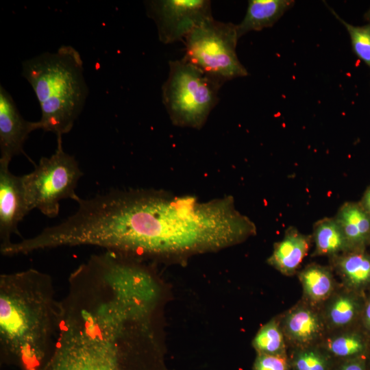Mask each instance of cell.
<instances>
[{
  "instance_id": "cell-1",
  "label": "cell",
  "mask_w": 370,
  "mask_h": 370,
  "mask_svg": "<svg viewBox=\"0 0 370 370\" xmlns=\"http://www.w3.org/2000/svg\"><path fill=\"white\" fill-rule=\"evenodd\" d=\"M77 203L73 215L38 234L41 248L94 245L138 260L182 258L256 234L231 196L200 201L161 190H112Z\"/></svg>"
},
{
  "instance_id": "cell-2",
  "label": "cell",
  "mask_w": 370,
  "mask_h": 370,
  "mask_svg": "<svg viewBox=\"0 0 370 370\" xmlns=\"http://www.w3.org/2000/svg\"><path fill=\"white\" fill-rule=\"evenodd\" d=\"M60 301L58 340L41 370H152L153 330L119 283L107 275L77 278Z\"/></svg>"
},
{
  "instance_id": "cell-3",
  "label": "cell",
  "mask_w": 370,
  "mask_h": 370,
  "mask_svg": "<svg viewBox=\"0 0 370 370\" xmlns=\"http://www.w3.org/2000/svg\"><path fill=\"white\" fill-rule=\"evenodd\" d=\"M60 302L51 276L34 269L0 275L1 363L41 370L59 334Z\"/></svg>"
},
{
  "instance_id": "cell-4",
  "label": "cell",
  "mask_w": 370,
  "mask_h": 370,
  "mask_svg": "<svg viewBox=\"0 0 370 370\" xmlns=\"http://www.w3.org/2000/svg\"><path fill=\"white\" fill-rule=\"evenodd\" d=\"M83 61L73 47L63 45L23 63V75L32 86L41 110L38 129L57 137L69 133L80 114L88 90Z\"/></svg>"
},
{
  "instance_id": "cell-5",
  "label": "cell",
  "mask_w": 370,
  "mask_h": 370,
  "mask_svg": "<svg viewBox=\"0 0 370 370\" xmlns=\"http://www.w3.org/2000/svg\"><path fill=\"white\" fill-rule=\"evenodd\" d=\"M169 66L162 100L170 119L176 126L200 130L217 104L223 84L184 58Z\"/></svg>"
},
{
  "instance_id": "cell-6",
  "label": "cell",
  "mask_w": 370,
  "mask_h": 370,
  "mask_svg": "<svg viewBox=\"0 0 370 370\" xmlns=\"http://www.w3.org/2000/svg\"><path fill=\"white\" fill-rule=\"evenodd\" d=\"M62 138L57 137L53 154L41 158L32 172L21 176L29 210L38 209L49 218L58 215L61 200L80 198L75 189L83 173L75 157L64 151Z\"/></svg>"
},
{
  "instance_id": "cell-7",
  "label": "cell",
  "mask_w": 370,
  "mask_h": 370,
  "mask_svg": "<svg viewBox=\"0 0 370 370\" xmlns=\"http://www.w3.org/2000/svg\"><path fill=\"white\" fill-rule=\"evenodd\" d=\"M238 39L236 25L212 18L184 39L183 58L223 85L228 80L248 75L236 54Z\"/></svg>"
},
{
  "instance_id": "cell-8",
  "label": "cell",
  "mask_w": 370,
  "mask_h": 370,
  "mask_svg": "<svg viewBox=\"0 0 370 370\" xmlns=\"http://www.w3.org/2000/svg\"><path fill=\"white\" fill-rule=\"evenodd\" d=\"M146 8L164 44L184 41L196 27L213 18L208 0H153L147 1Z\"/></svg>"
},
{
  "instance_id": "cell-9",
  "label": "cell",
  "mask_w": 370,
  "mask_h": 370,
  "mask_svg": "<svg viewBox=\"0 0 370 370\" xmlns=\"http://www.w3.org/2000/svg\"><path fill=\"white\" fill-rule=\"evenodd\" d=\"M10 162L0 160V239L1 247L10 245L11 236L20 235L18 225L30 212L21 176L12 174Z\"/></svg>"
},
{
  "instance_id": "cell-10",
  "label": "cell",
  "mask_w": 370,
  "mask_h": 370,
  "mask_svg": "<svg viewBox=\"0 0 370 370\" xmlns=\"http://www.w3.org/2000/svg\"><path fill=\"white\" fill-rule=\"evenodd\" d=\"M38 130L37 121H26L16 108L10 94L0 86V160L10 162L24 153L23 146L29 134Z\"/></svg>"
},
{
  "instance_id": "cell-11",
  "label": "cell",
  "mask_w": 370,
  "mask_h": 370,
  "mask_svg": "<svg viewBox=\"0 0 370 370\" xmlns=\"http://www.w3.org/2000/svg\"><path fill=\"white\" fill-rule=\"evenodd\" d=\"M311 236L290 227L283 239L274 245L268 263L284 275H293L307 255Z\"/></svg>"
},
{
  "instance_id": "cell-12",
  "label": "cell",
  "mask_w": 370,
  "mask_h": 370,
  "mask_svg": "<svg viewBox=\"0 0 370 370\" xmlns=\"http://www.w3.org/2000/svg\"><path fill=\"white\" fill-rule=\"evenodd\" d=\"M324 330L319 315L306 306H297L285 316L284 331L295 345L305 348L319 339Z\"/></svg>"
},
{
  "instance_id": "cell-13",
  "label": "cell",
  "mask_w": 370,
  "mask_h": 370,
  "mask_svg": "<svg viewBox=\"0 0 370 370\" xmlns=\"http://www.w3.org/2000/svg\"><path fill=\"white\" fill-rule=\"evenodd\" d=\"M295 4L293 0H250L242 21L236 25L239 38L251 31L272 27Z\"/></svg>"
},
{
  "instance_id": "cell-14",
  "label": "cell",
  "mask_w": 370,
  "mask_h": 370,
  "mask_svg": "<svg viewBox=\"0 0 370 370\" xmlns=\"http://www.w3.org/2000/svg\"><path fill=\"white\" fill-rule=\"evenodd\" d=\"M334 218L340 225L351 251L365 250L370 243V215L360 203L343 204Z\"/></svg>"
},
{
  "instance_id": "cell-15",
  "label": "cell",
  "mask_w": 370,
  "mask_h": 370,
  "mask_svg": "<svg viewBox=\"0 0 370 370\" xmlns=\"http://www.w3.org/2000/svg\"><path fill=\"white\" fill-rule=\"evenodd\" d=\"M332 258L344 283L353 292L370 286V255L365 250L347 251Z\"/></svg>"
},
{
  "instance_id": "cell-16",
  "label": "cell",
  "mask_w": 370,
  "mask_h": 370,
  "mask_svg": "<svg viewBox=\"0 0 370 370\" xmlns=\"http://www.w3.org/2000/svg\"><path fill=\"white\" fill-rule=\"evenodd\" d=\"M313 238L315 243L314 255L334 257L350 251L345 236L334 218H323L314 225Z\"/></svg>"
},
{
  "instance_id": "cell-17",
  "label": "cell",
  "mask_w": 370,
  "mask_h": 370,
  "mask_svg": "<svg viewBox=\"0 0 370 370\" xmlns=\"http://www.w3.org/2000/svg\"><path fill=\"white\" fill-rule=\"evenodd\" d=\"M306 298L312 303L327 299L334 290V280L330 271L323 266L311 264L299 274Z\"/></svg>"
},
{
  "instance_id": "cell-18",
  "label": "cell",
  "mask_w": 370,
  "mask_h": 370,
  "mask_svg": "<svg viewBox=\"0 0 370 370\" xmlns=\"http://www.w3.org/2000/svg\"><path fill=\"white\" fill-rule=\"evenodd\" d=\"M363 305L355 292L336 296L328 308V321L334 327L350 325L362 313Z\"/></svg>"
},
{
  "instance_id": "cell-19",
  "label": "cell",
  "mask_w": 370,
  "mask_h": 370,
  "mask_svg": "<svg viewBox=\"0 0 370 370\" xmlns=\"http://www.w3.org/2000/svg\"><path fill=\"white\" fill-rule=\"evenodd\" d=\"M327 351L334 357L343 360L369 354V342L357 332H350L335 336L326 344Z\"/></svg>"
},
{
  "instance_id": "cell-20",
  "label": "cell",
  "mask_w": 370,
  "mask_h": 370,
  "mask_svg": "<svg viewBox=\"0 0 370 370\" xmlns=\"http://www.w3.org/2000/svg\"><path fill=\"white\" fill-rule=\"evenodd\" d=\"M253 345L258 354H286L283 332L273 319L260 329Z\"/></svg>"
},
{
  "instance_id": "cell-21",
  "label": "cell",
  "mask_w": 370,
  "mask_h": 370,
  "mask_svg": "<svg viewBox=\"0 0 370 370\" xmlns=\"http://www.w3.org/2000/svg\"><path fill=\"white\" fill-rule=\"evenodd\" d=\"M332 14L346 28L356 56L370 69V23L363 26H354L341 18L337 13L326 5Z\"/></svg>"
},
{
  "instance_id": "cell-22",
  "label": "cell",
  "mask_w": 370,
  "mask_h": 370,
  "mask_svg": "<svg viewBox=\"0 0 370 370\" xmlns=\"http://www.w3.org/2000/svg\"><path fill=\"white\" fill-rule=\"evenodd\" d=\"M293 370H330V358L321 351L311 348H301L291 362Z\"/></svg>"
},
{
  "instance_id": "cell-23",
  "label": "cell",
  "mask_w": 370,
  "mask_h": 370,
  "mask_svg": "<svg viewBox=\"0 0 370 370\" xmlns=\"http://www.w3.org/2000/svg\"><path fill=\"white\" fill-rule=\"evenodd\" d=\"M289 367L286 354H258L254 370H288Z\"/></svg>"
},
{
  "instance_id": "cell-24",
  "label": "cell",
  "mask_w": 370,
  "mask_h": 370,
  "mask_svg": "<svg viewBox=\"0 0 370 370\" xmlns=\"http://www.w3.org/2000/svg\"><path fill=\"white\" fill-rule=\"evenodd\" d=\"M368 356L344 360L334 370H369Z\"/></svg>"
},
{
  "instance_id": "cell-25",
  "label": "cell",
  "mask_w": 370,
  "mask_h": 370,
  "mask_svg": "<svg viewBox=\"0 0 370 370\" xmlns=\"http://www.w3.org/2000/svg\"><path fill=\"white\" fill-rule=\"evenodd\" d=\"M361 314L362 324L370 334V297L364 303Z\"/></svg>"
},
{
  "instance_id": "cell-26",
  "label": "cell",
  "mask_w": 370,
  "mask_h": 370,
  "mask_svg": "<svg viewBox=\"0 0 370 370\" xmlns=\"http://www.w3.org/2000/svg\"><path fill=\"white\" fill-rule=\"evenodd\" d=\"M360 204L370 215V186L365 190Z\"/></svg>"
},
{
  "instance_id": "cell-27",
  "label": "cell",
  "mask_w": 370,
  "mask_h": 370,
  "mask_svg": "<svg viewBox=\"0 0 370 370\" xmlns=\"http://www.w3.org/2000/svg\"><path fill=\"white\" fill-rule=\"evenodd\" d=\"M102 254H106V253H102ZM108 255H110V254H108ZM110 256H111V255H110ZM112 257L114 258V256H112ZM116 259L118 260L117 258H116ZM118 260L120 261L119 260ZM120 262H122L121 261H120ZM122 263H123V262H122ZM123 264H124V263H123ZM125 265L127 266L126 264H125ZM127 267H129L128 266H127ZM129 268H130V267H129ZM130 269H132L131 268H130ZM132 270L134 271L133 269H132ZM134 272H135L136 274H138L136 271H134ZM139 275V276H140V277L145 282V280L140 275ZM146 284H147V282H146ZM147 286H148V284H147ZM148 287H149V286H148ZM149 291H150V288H149ZM150 293H151V291H150ZM151 296H152V295H151ZM152 297H153V296H152ZM153 301H154V300H153ZM154 303H155V301H154ZM155 305H156V304H155Z\"/></svg>"
},
{
  "instance_id": "cell-28",
  "label": "cell",
  "mask_w": 370,
  "mask_h": 370,
  "mask_svg": "<svg viewBox=\"0 0 370 370\" xmlns=\"http://www.w3.org/2000/svg\"><path fill=\"white\" fill-rule=\"evenodd\" d=\"M365 19L367 20L370 23V8L369 10L366 12L365 15Z\"/></svg>"
},
{
  "instance_id": "cell-29",
  "label": "cell",
  "mask_w": 370,
  "mask_h": 370,
  "mask_svg": "<svg viewBox=\"0 0 370 370\" xmlns=\"http://www.w3.org/2000/svg\"><path fill=\"white\" fill-rule=\"evenodd\" d=\"M367 359H368V361H369V364H370V354L368 355Z\"/></svg>"
}]
</instances>
